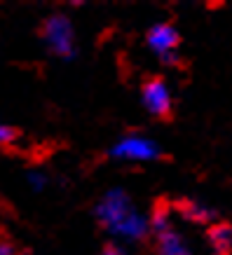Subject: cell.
I'll list each match as a JSON object with an SVG mask.
<instances>
[{
  "instance_id": "9c48e42d",
  "label": "cell",
  "mask_w": 232,
  "mask_h": 255,
  "mask_svg": "<svg viewBox=\"0 0 232 255\" xmlns=\"http://www.w3.org/2000/svg\"><path fill=\"white\" fill-rule=\"evenodd\" d=\"M188 213L193 220H207L209 218V211L204 209V206H188Z\"/></svg>"
},
{
  "instance_id": "3957f363",
  "label": "cell",
  "mask_w": 232,
  "mask_h": 255,
  "mask_svg": "<svg viewBox=\"0 0 232 255\" xmlns=\"http://www.w3.org/2000/svg\"><path fill=\"white\" fill-rule=\"evenodd\" d=\"M113 157L117 159H127V162H148L157 157V147L150 138H143V136H127L117 143L113 150Z\"/></svg>"
},
{
  "instance_id": "30bf717a",
  "label": "cell",
  "mask_w": 232,
  "mask_h": 255,
  "mask_svg": "<svg viewBox=\"0 0 232 255\" xmlns=\"http://www.w3.org/2000/svg\"><path fill=\"white\" fill-rule=\"evenodd\" d=\"M0 138H2V143H9V140L14 138V131L7 129V127H2V129H0Z\"/></svg>"
},
{
  "instance_id": "5b68a950",
  "label": "cell",
  "mask_w": 232,
  "mask_h": 255,
  "mask_svg": "<svg viewBox=\"0 0 232 255\" xmlns=\"http://www.w3.org/2000/svg\"><path fill=\"white\" fill-rule=\"evenodd\" d=\"M143 106L148 108V113L153 115H167L171 108V96L169 89L162 80H150L143 85Z\"/></svg>"
},
{
  "instance_id": "7c38bea8",
  "label": "cell",
  "mask_w": 232,
  "mask_h": 255,
  "mask_svg": "<svg viewBox=\"0 0 232 255\" xmlns=\"http://www.w3.org/2000/svg\"><path fill=\"white\" fill-rule=\"evenodd\" d=\"M0 255H14V253H12V246L2 244V248H0Z\"/></svg>"
},
{
  "instance_id": "52a82bcc",
  "label": "cell",
  "mask_w": 232,
  "mask_h": 255,
  "mask_svg": "<svg viewBox=\"0 0 232 255\" xmlns=\"http://www.w3.org/2000/svg\"><path fill=\"white\" fill-rule=\"evenodd\" d=\"M209 241L218 255H228L232 251V227L230 225H218V227H214L209 234Z\"/></svg>"
},
{
  "instance_id": "4fadbf2b",
  "label": "cell",
  "mask_w": 232,
  "mask_h": 255,
  "mask_svg": "<svg viewBox=\"0 0 232 255\" xmlns=\"http://www.w3.org/2000/svg\"><path fill=\"white\" fill-rule=\"evenodd\" d=\"M106 255H124V253H120L117 248H108V253H106Z\"/></svg>"
},
{
  "instance_id": "8992f818",
  "label": "cell",
  "mask_w": 232,
  "mask_h": 255,
  "mask_svg": "<svg viewBox=\"0 0 232 255\" xmlns=\"http://www.w3.org/2000/svg\"><path fill=\"white\" fill-rule=\"evenodd\" d=\"M157 248H160V255H195L193 248L188 246V241L174 230H167L160 234Z\"/></svg>"
},
{
  "instance_id": "277c9868",
  "label": "cell",
  "mask_w": 232,
  "mask_h": 255,
  "mask_svg": "<svg viewBox=\"0 0 232 255\" xmlns=\"http://www.w3.org/2000/svg\"><path fill=\"white\" fill-rule=\"evenodd\" d=\"M148 45L153 47L167 63L176 61L174 49H176V45H178V33L171 28L169 23H157V26H153L150 33H148Z\"/></svg>"
},
{
  "instance_id": "7a4b0ae2",
  "label": "cell",
  "mask_w": 232,
  "mask_h": 255,
  "mask_svg": "<svg viewBox=\"0 0 232 255\" xmlns=\"http://www.w3.org/2000/svg\"><path fill=\"white\" fill-rule=\"evenodd\" d=\"M45 40L47 45L52 47V52L61 56H70L73 54V28L70 21L66 16H52L45 23Z\"/></svg>"
},
{
  "instance_id": "ba28073f",
  "label": "cell",
  "mask_w": 232,
  "mask_h": 255,
  "mask_svg": "<svg viewBox=\"0 0 232 255\" xmlns=\"http://www.w3.org/2000/svg\"><path fill=\"white\" fill-rule=\"evenodd\" d=\"M153 227H155V230H157L160 234L169 230V218H167V213H164V211H155V216H153Z\"/></svg>"
},
{
  "instance_id": "8fae6325",
  "label": "cell",
  "mask_w": 232,
  "mask_h": 255,
  "mask_svg": "<svg viewBox=\"0 0 232 255\" xmlns=\"http://www.w3.org/2000/svg\"><path fill=\"white\" fill-rule=\"evenodd\" d=\"M28 180H31V185L35 187V190H40V187L45 185V180H42V176H38V173H33V176L28 178Z\"/></svg>"
},
{
  "instance_id": "6da1fadb",
  "label": "cell",
  "mask_w": 232,
  "mask_h": 255,
  "mask_svg": "<svg viewBox=\"0 0 232 255\" xmlns=\"http://www.w3.org/2000/svg\"><path fill=\"white\" fill-rule=\"evenodd\" d=\"M96 216H99V220L108 227L110 232L120 234V237H124L129 241L141 239L148 230L143 216L134 209L132 201L127 199V194L120 192V190H113V192H108L99 201Z\"/></svg>"
}]
</instances>
